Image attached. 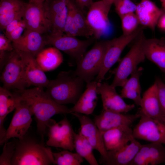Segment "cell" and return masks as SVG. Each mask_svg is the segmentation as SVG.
<instances>
[{
    "instance_id": "cell-32",
    "label": "cell",
    "mask_w": 165,
    "mask_h": 165,
    "mask_svg": "<svg viewBox=\"0 0 165 165\" xmlns=\"http://www.w3.org/2000/svg\"><path fill=\"white\" fill-rule=\"evenodd\" d=\"M74 149L90 165H98L93 153L94 149L89 141L79 133H75L74 137Z\"/></svg>"
},
{
    "instance_id": "cell-4",
    "label": "cell",
    "mask_w": 165,
    "mask_h": 165,
    "mask_svg": "<svg viewBox=\"0 0 165 165\" xmlns=\"http://www.w3.org/2000/svg\"><path fill=\"white\" fill-rule=\"evenodd\" d=\"M146 38L142 30L134 40L130 50L122 59L114 71V76L111 84L113 86L122 87L128 76L137 68L138 64L146 58L143 44Z\"/></svg>"
},
{
    "instance_id": "cell-39",
    "label": "cell",
    "mask_w": 165,
    "mask_h": 165,
    "mask_svg": "<svg viewBox=\"0 0 165 165\" xmlns=\"http://www.w3.org/2000/svg\"><path fill=\"white\" fill-rule=\"evenodd\" d=\"M14 50L12 42L5 35H0V52H11Z\"/></svg>"
},
{
    "instance_id": "cell-27",
    "label": "cell",
    "mask_w": 165,
    "mask_h": 165,
    "mask_svg": "<svg viewBox=\"0 0 165 165\" xmlns=\"http://www.w3.org/2000/svg\"><path fill=\"white\" fill-rule=\"evenodd\" d=\"M26 3L22 0H0L1 31L13 21L22 18Z\"/></svg>"
},
{
    "instance_id": "cell-36",
    "label": "cell",
    "mask_w": 165,
    "mask_h": 165,
    "mask_svg": "<svg viewBox=\"0 0 165 165\" xmlns=\"http://www.w3.org/2000/svg\"><path fill=\"white\" fill-rule=\"evenodd\" d=\"M16 146V141H8L4 144L3 152L0 156V165H11Z\"/></svg>"
},
{
    "instance_id": "cell-8",
    "label": "cell",
    "mask_w": 165,
    "mask_h": 165,
    "mask_svg": "<svg viewBox=\"0 0 165 165\" xmlns=\"http://www.w3.org/2000/svg\"><path fill=\"white\" fill-rule=\"evenodd\" d=\"M47 45H52L60 50L64 52L76 62L83 56L89 46L95 39L93 36L85 40H81L76 37L67 35H49L45 38Z\"/></svg>"
},
{
    "instance_id": "cell-33",
    "label": "cell",
    "mask_w": 165,
    "mask_h": 165,
    "mask_svg": "<svg viewBox=\"0 0 165 165\" xmlns=\"http://www.w3.org/2000/svg\"><path fill=\"white\" fill-rule=\"evenodd\" d=\"M53 164L57 165H80L84 158L77 152L65 150L58 152H52Z\"/></svg>"
},
{
    "instance_id": "cell-31",
    "label": "cell",
    "mask_w": 165,
    "mask_h": 165,
    "mask_svg": "<svg viewBox=\"0 0 165 165\" xmlns=\"http://www.w3.org/2000/svg\"><path fill=\"white\" fill-rule=\"evenodd\" d=\"M16 99L15 94L9 90L0 87V141L5 136L6 130L4 122L7 115L15 109Z\"/></svg>"
},
{
    "instance_id": "cell-11",
    "label": "cell",
    "mask_w": 165,
    "mask_h": 165,
    "mask_svg": "<svg viewBox=\"0 0 165 165\" xmlns=\"http://www.w3.org/2000/svg\"><path fill=\"white\" fill-rule=\"evenodd\" d=\"M140 119L133 130V136L135 139L151 142L165 144V123L148 117L138 112Z\"/></svg>"
},
{
    "instance_id": "cell-46",
    "label": "cell",
    "mask_w": 165,
    "mask_h": 165,
    "mask_svg": "<svg viewBox=\"0 0 165 165\" xmlns=\"http://www.w3.org/2000/svg\"><path fill=\"white\" fill-rule=\"evenodd\" d=\"M164 37V38H165V36Z\"/></svg>"
},
{
    "instance_id": "cell-35",
    "label": "cell",
    "mask_w": 165,
    "mask_h": 165,
    "mask_svg": "<svg viewBox=\"0 0 165 165\" xmlns=\"http://www.w3.org/2000/svg\"><path fill=\"white\" fill-rule=\"evenodd\" d=\"M113 4L120 18L126 14L135 13L137 7V4L132 0H114Z\"/></svg>"
},
{
    "instance_id": "cell-2",
    "label": "cell",
    "mask_w": 165,
    "mask_h": 165,
    "mask_svg": "<svg viewBox=\"0 0 165 165\" xmlns=\"http://www.w3.org/2000/svg\"><path fill=\"white\" fill-rule=\"evenodd\" d=\"M84 82L74 71H62L50 80L46 92L59 104H75L83 93Z\"/></svg>"
},
{
    "instance_id": "cell-9",
    "label": "cell",
    "mask_w": 165,
    "mask_h": 165,
    "mask_svg": "<svg viewBox=\"0 0 165 165\" xmlns=\"http://www.w3.org/2000/svg\"><path fill=\"white\" fill-rule=\"evenodd\" d=\"M21 57L18 50L14 49L10 52L2 71L1 80L3 87L10 90H22L28 87L23 76Z\"/></svg>"
},
{
    "instance_id": "cell-13",
    "label": "cell",
    "mask_w": 165,
    "mask_h": 165,
    "mask_svg": "<svg viewBox=\"0 0 165 165\" xmlns=\"http://www.w3.org/2000/svg\"><path fill=\"white\" fill-rule=\"evenodd\" d=\"M86 18L95 39H99L108 32L110 24L108 14L110 9L101 1L93 2L89 8Z\"/></svg>"
},
{
    "instance_id": "cell-20",
    "label": "cell",
    "mask_w": 165,
    "mask_h": 165,
    "mask_svg": "<svg viewBox=\"0 0 165 165\" xmlns=\"http://www.w3.org/2000/svg\"><path fill=\"white\" fill-rule=\"evenodd\" d=\"M140 115L126 114L103 110L100 115L95 116L94 121L102 134L111 129L122 125L130 126L138 118Z\"/></svg>"
},
{
    "instance_id": "cell-10",
    "label": "cell",
    "mask_w": 165,
    "mask_h": 165,
    "mask_svg": "<svg viewBox=\"0 0 165 165\" xmlns=\"http://www.w3.org/2000/svg\"><path fill=\"white\" fill-rule=\"evenodd\" d=\"M48 140L46 145L61 148L72 151L74 149V137L75 132L66 117L58 123L50 119L48 122Z\"/></svg>"
},
{
    "instance_id": "cell-34",
    "label": "cell",
    "mask_w": 165,
    "mask_h": 165,
    "mask_svg": "<svg viewBox=\"0 0 165 165\" xmlns=\"http://www.w3.org/2000/svg\"><path fill=\"white\" fill-rule=\"evenodd\" d=\"M123 34L129 35L135 31L140 25L135 13L126 14L120 18Z\"/></svg>"
},
{
    "instance_id": "cell-19",
    "label": "cell",
    "mask_w": 165,
    "mask_h": 165,
    "mask_svg": "<svg viewBox=\"0 0 165 165\" xmlns=\"http://www.w3.org/2000/svg\"><path fill=\"white\" fill-rule=\"evenodd\" d=\"M133 137L130 143L120 148L107 151L105 158H101L100 163L106 165H130L142 145Z\"/></svg>"
},
{
    "instance_id": "cell-40",
    "label": "cell",
    "mask_w": 165,
    "mask_h": 165,
    "mask_svg": "<svg viewBox=\"0 0 165 165\" xmlns=\"http://www.w3.org/2000/svg\"><path fill=\"white\" fill-rule=\"evenodd\" d=\"M75 3L82 10L86 7L89 8L93 2L92 0H74Z\"/></svg>"
},
{
    "instance_id": "cell-26",
    "label": "cell",
    "mask_w": 165,
    "mask_h": 165,
    "mask_svg": "<svg viewBox=\"0 0 165 165\" xmlns=\"http://www.w3.org/2000/svg\"><path fill=\"white\" fill-rule=\"evenodd\" d=\"M97 84L95 80L87 83L86 90L73 107L70 108L72 113L76 112L88 115L93 113L97 103Z\"/></svg>"
},
{
    "instance_id": "cell-45",
    "label": "cell",
    "mask_w": 165,
    "mask_h": 165,
    "mask_svg": "<svg viewBox=\"0 0 165 165\" xmlns=\"http://www.w3.org/2000/svg\"><path fill=\"white\" fill-rule=\"evenodd\" d=\"M133 2H134L136 1V0H132Z\"/></svg>"
},
{
    "instance_id": "cell-5",
    "label": "cell",
    "mask_w": 165,
    "mask_h": 165,
    "mask_svg": "<svg viewBox=\"0 0 165 165\" xmlns=\"http://www.w3.org/2000/svg\"><path fill=\"white\" fill-rule=\"evenodd\" d=\"M109 40L95 43L92 48L77 63L75 74L87 83L94 80L101 70Z\"/></svg>"
},
{
    "instance_id": "cell-38",
    "label": "cell",
    "mask_w": 165,
    "mask_h": 165,
    "mask_svg": "<svg viewBox=\"0 0 165 165\" xmlns=\"http://www.w3.org/2000/svg\"><path fill=\"white\" fill-rule=\"evenodd\" d=\"M26 27L24 22H23L7 36L12 42L19 39L23 35Z\"/></svg>"
},
{
    "instance_id": "cell-37",
    "label": "cell",
    "mask_w": 165,
    "mask_h": 165,
    "mask_svg": "<svg viewBox=\"0 0 165 165\" xmlns=\"http://www.w3.org/2000/svg\"><path fill=\"white\" fill-rule=\"evenodd\" d=\"M155 82L157 85L160 103L162 110L165 115V83L158 77L156 78Z\"/></svg>"
},
{
    "instance_id": "cell-23",
    "label": "cell",
    "mask_w": 165,
    "mask_h": 165,
    "mask_svg": "<svg viewBox=\"0 0 165 165\" xmlns=\"http://www.w3.org/2000/svg\"><path fill=\"white\" fill-rule=\"evenodd\" d=\"M163 11L151 0H141L135 12L140 25L154 31Z\"/></svg>"
},
{
    "instance_id": "cell-30",
    "label": "cell",
    "mask_w": 165,
    "mask_h": 165,
    "mask_svg": "<svg viewBox=\"0 0 165 165\" xmlns=\"http://www.w3.org/2000/svg\"><path fill=\"white\" fill-rule=\"evenodd\" d=\"M35 57L38 64L44 72L56 69L63 60L60 50L54 47L43 49Z\"/></svg>"
},
{
    "instance_id": "cell-25",
    "label": "cell",
    "mask_w": 165,
    "mask_h": 165,
    "mask_svg": "<svg viewBox=\"0 0 165 165\" xmlns=\"http://www.w3.org/2000/svg\"><path fill=\"white\" fill-rule=\"evenodd\" d=\"M106 149L111 151L128 144L133 136V130L130 126L122 125L108 130L102 134Z\"/></svg>"
},
{
    "instance_id": "cell-29",
    "label": "cell",
    "mask_w": 165,
    "mask_h": 165,
    "mask_svg": "<svg viewBox=\"0 0 165 165\" xmlns=\"http://www.w3.org/2000/svg\"><path fill=\"white\" fill-rule=\"evenodd\" d=\"M143 70L142 67L138 68L131 74L130 78L127 79L122 87L120 94L123 98L130 99L136 105L139 106L142 98L140 79Z\"/></svg>"
},
{
    "instance_id": "cell-44",
    "label": "cell",
    "mask_w": 165,
    "mask_h": 165,
    "mask_svg": "<svg viewBox=\"0 0 165 165\" xmlns=\"http://www.w3.org/2000/svg\"><path fill=\"white\" fill-rule=\"evenodd\" d=\"M29 2L35 3H43L45 0H28Z\"/></svg>"
},
{
    "instance_id": "cell-7",
    "label": "cell",
    "mask_w": 165,
    "mask_h": 165,
    "mask_svg": "<svg viewBox=\"0 0 165 165\" xmlns=\"http://www.w3.org/2000/svg\"><path fill=\"white\" fill-rule=\"evenodd\" d=\"M144 28L140 25L131 34L128 35L122 34L118 38L109 40L101 70L95 80L98 82H101L107 73L118 60L125 47L135 39Z\"/></svg>"
},
{
    "instance_id": "cell-18",
    "label": "cell",
    "mask_w": 165,
    "mask_h": 165,
    "mask_svg": "<svg viewBox=\"0 0 165 165\" xmlns=\"http://www.w3.org/2000/svg\"><path fill=\"white\" fill-rule=\"evenodd\" d=\"M72 115L79 120L80 128L79 133L90 143L94 149L100 154L101 158L106 157L107 151L104 144L102 136L94 121L86 115L74 112Z\"/></svg>"
},
{
    "instance_id": "cell-16",
    "label": "cell",
    "mask_w": 165,
    "mask_h": 165,
    "mask_svg": "<svg viewBox=\"0 0 165 165\" xmlns=\"http://www.w3.org/2000/svg\"><path fill=\"white\" fill-rule=\"evenodd\" d=\"M43 3H26L22 17L26 29L41 34L51 30L50 23L46 16Z\"/></svg>"
},
{
    "instance_id": "cell-42",
    "label": "cell",
    "mask_w": 165,
    "mask_h": 165,
    "mask_svg": "<svg viewBox=\"0 0 165 165\" xmlns=\"http://www.w3.org/2000/svg\"><path fill=\"white\" fill-rule=\"evenodd\" d=\"M108 7L111 8V6L114 0H101Z\"/></svg>"
},
{
    "instance_id": "cell-14",
    "label": "cell",
    "mask_w": 165,
    "mask_h": 165,
    "mask_svg": "<svg viewBox=\"0 0 165 165\" xmlns=\"http://www.w3.org/2000/svg\"><path fill=\"white\" fill-rule=\"evenodd\" d=\"M65 34L75 37L82 36L88 38L93 36L82 10L72 0H70L64 27Z\"/></svg>"
},
{
    "instance_id": "cell-22",
    "label": "cell",
    "mask_w": 165,
    "mask_h": 165,
    "mask_svg": "<svg viewBox=\"0 0 165 165\" xmlns=\"http://www.w3.org/2000/svg\"><path fill=\"white\" fill-rule=\"evenodd\" d=\"M138 111L145 115L165 123V115L159 100L156 84H154L143 93Z\"/></svg>"
},
{
    "instance_id": "cell-24",
    "label": "cell",
    "mask_w": 165,
    "mask_h": 165,
    "mask_svg": "<svg viewBox=\"0 0 165 165\" xmlns=\"http://www.w3.org/2000/svg\"><path fill=\"white\" fill-rule=\"evenodd\" d=\"M12 44L14 49L28 52L35 57L46 45L41 34L26 29L21 37Z\"/></svg>"
},
{
    "instance_id": "cell-12",
    "label": "cell",
    "mask_w": 165,
    "mask_h": 165,
    "mask_svg": "<svg viewBox=\"0 0 165 165\" xmlns=\"http://www.w3.org/2000/svg\"><path fill=\"white\" fill-rule=\"evenodd\" d=\"M70 0H45L43 5L46 16L51 26L50 35L64 33Z\"/></svg>"
},
{
    "instance_id": "cell-43",
    "label": "cell",
    "mask_w": 165,
    "mask_h": 165,
    "mask_svg": "<svg viewBox=\"0 0 165 165\" xmlns=\"http://www.w3.org/2000/svg\"><path fill=\"white\" fill-rule=\"evenodd\" d=\"M161 5V9L163 12H165V0H160Z\"/></svg>"
},
{
    "instance_id": "cell-28",
    "label": "cell",
    "mask_w": 165,
    "mask_h": 165,
    "mask_svg": "<svg viewBox=\"0 0 165 165\" xmlns=\"http://www.w3.org/2000/svg\"><path fill=\"white\" fill-rule=\"evenodd\" d=\"M146 58L155 64L165 73V38H146L143 44Z\"/></svg>"
},
{
    "instance_id": "cell-6",
    "label": "cell",
    "mask_w": 165,
    "mask_h": 165,
    "mask_svg": "<svg viewBox=\"0 0 165 165\" xmlns=\"http://www.w3.org/2000/svg\"><path fill=\"white\" fill-rule=\"evenodd\" d=\"M16 99L15 111L6 133L0 141L2 145L11 138L22 139L25 136L32 122L34 114L29 104L25 100L15 94Z\"/></svg>"
},
{
    "instance_id": "cell-17",
    "label": "cell",
    "mask_w": 165,
    "mask_h": 165,
    "mask_svg": "<svg viewBox=\"0 0 165 165\" xmlns=\"http://www.w3.org/2000/svg\"><path fill=\"white\" fill-rule=\"evenodd\" d=\"M97 91L98 94L101 95L104 110L126 113L135 107L134 104H127L117 93L116 87L107 82H98Z\"/></svg>"
},
{
    "instance_id": "cell-3",
    "label": "cell",
    "mask_w": 165,
    "mask_h": 165,
    "mask_svg": "<svg viewBox=\"0 0 165 165\" xmlns=\"http://www.w3.org/2000/svg\"><path fill=\"white\" fill-rule=\"evenodd\" d=\"M53 164L52 152L33 140L24 139L16 142L11 165H48Z\"/></svg>"
},
{
    "instance_id": "cell-21",
    "label": "cell",
    "mask_w": 165,
    "mask_h": 165,
    "mask_svg": "<svg viewBox=\"0 0 165 165\" xmlns=\"http://www.w3.org/2000/svg\"><path fill=\"white\" fill-rule=\"evenodd\" d=\"M165 163V147L163 144L151 142L142 145L130 165H157Z\"/></svg>"
},
{
    "instance_id": "cell-41",
    "label": "cell",
    "mask_w": 165,
    "mask_h": 165,
    "mask_svg": "<svg viewBox=\"0 0 165 165\" xmlns=\"http://www.w3.org/2000/svg\"><path fill=\"white\" fill-rule=\"evenodd\" d=\"M157 26L160 31L165 33V12H163L160 17Z\"/></svg>"
},
{
    "instance_id": "cell-1",
    "label": "cell",
    "mask_w": 165,
    "mask_h": 165,
    "mask_svg": "<svg viewBox=\"0 0 165 165\" xmlns=\"http://www.w3.org/2000/svg\"><path fill=\"white\" fill-rule=\"evenodd\" d=\"M18 92L16 94L31 106L36 121L37 130L42 140L48 122L52 117L58 114H72L70 108L56 102L42 87L18 90Z\"/></svg>"
},
{
    "instance_id": "cell-15",
    "label": "cell",
    "mask_w": 165,
    "mask_h": 165,
    "mask_svg": "<svg viewBox=\"0 0 165 165\" xmlns=\"http://www.w3.org/2000/svg\"><path fill=\"white\" fill-rule=\"evenodd\" d=\"M18 51L21 59L23 76L28 86L46 88L50 80L35 57L28 52Z\"/></svg>"
}]
</instances>
